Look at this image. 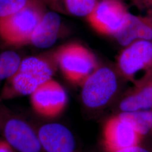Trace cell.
Masks as SVG:
<instances>
[{
	"label": "cell",
	"instance_id": "1",
	"mask_svg": "<svg viewBox=\"0 0 152 152\" xmlns=\"http://www.w3.org/2000/svg\"><path fill=\"white\" fill-rule=\"evenodd\" d=\"M43 0H29L15 14L0 18V37L5 42L19 45L28 42L42 19L45 10Z\"/></svg>",
	"mask_w": 152,
	"mask_h": 152
},
{
	"label": "cell",
	"instance_id": "2",
	"mask_svg": "<svg viewBox=\"0 0 152 152\" xmlns=\"http://www.w3.org/2000/svg\"><path fill=\"white\" fill-rule=\"evenodd\" d=\"M118 70L139 86L152 81V41L138 40L124 47L117 59Z\"/></svg>",
	"mask_w": 152,
	"mask_h": 152
},
{
	"label": "cell",
	"instance_id": "3",
	"mask_svg": "<svg viewBox=\"0 0 152 152\" xmlns=\"http://www.w3.org/2000/svg\"><path fill=\"white\" fill-rule=\"evenodd\" d=\"M53 74L54 68L46 59L36 56L27 58L9 78L4 94L6 97L31 95L41 85L52 79Z\"/></svg>",
	"mask_w": 152,
	"mask_h": 152
},
{
	"label": "cell",
	"instance_id": "4",
	"mask_svg": "<svg viewBox=\"0 0 152 152\" xmlns=\"http://www.w3.org/2000/svg\"><path fill=\"white\" fill-rule=\"evenodd\" d=\"M81 97L83 105L90 109L107 105L119 87L118 73L108 66H98L82 83Z\"/></svg>",
	"mask_w": 152,
	"mask_h": 152
},
{
	"label": "cell",
	"instance_id": "5",
	"mask_svg": "<svg viewBox=\"0 0 152 152\" xmlns=\"http://www.w3.org/2000/svg\"><path fill=\"white\" fill-rule=\"evenodd\" d=\"M54 58L63 76L73 83L82 84L98 66L92 52L77 43L63 46L58 50Z\"/></svg>",
	"mask_w": 152,
	"mask_h": 152
},
{
	"label": "cell",
	"instance_id": "6",
	"mask_svg": "<svg viewBox=\"0 0 152 152\" xmlns=\"http://www.w3.org/2000/svg\"><path fill=\"white\" fill-rule=\"evenodd\" d=\"M0 132L19 152H44L37 132L27 122L0 110Z\"/></svg>",
	"mask_w": 152,
	"mask_h": 152
},
{
	"label": "cell",
	"instance_id": "7",
	"mask_svg": "<svg viewBox=\"0 0 152 152\" xmlns=\"http://www.w3.org/2000/svg\"><path fill=\"white\" fill-rule=\"evenodd\" d=\"M129 14L121 0H99L86 19L98 33L114 37L124 26Z\"/></svg>",
	"mask_w": 152,
	"mask_h": 152
},
{
	"label": "cell",
	"instance_id": "8",
	"mask_svg": "<svg viewBox=\"0 0 152 152\" xmlns=\"http://www.w3.org/2000/svg\"><path fill=\"white\" fill-rule=\"evenodd\" d=\"M31 96L34 112L46 118H55L62 113L68 102L64 88L53 78L38 87Z\"/></svg>",
	"mask_w": 152,
	"mask_h": 152
},
{
	"label": "cell",
	"instance_id": "9",
	"mask_svg": "<svg viewBox=\"0 0 152 152\" xmlns=\"http://www.w3.org/2000/svg\"><path fill=\"white\" fill-rule=\"evenodd\" d=\"M103 142L108 152H114L139 144L141 135L118 114L110 118L104 126Z\"/></svg>",
	"mask_w": 152,
	"mask_h": 152
},
{
	"label": "cell",
	"instance_id": "10",
	"mask_svg": "<svg viewBox=\"0 0 152 152\" xmlns=\"http://www.w3.org/2000/svg\"><path fill=\"white\" fill-rule=\"evenodd\" d=\"M37 133L44 152H77L74 135L64 125L46 124L41 126Z\"/></svg>",
	"mask_w": 152,
	"mask_h": 152
},
{
	"label": "cell",
	"instance_id": "11",
	"mask_svg": "<svg viewBox=\"0 0 152 152\" xmlns=\"http://www.w3.org/2000/svg\"><path fill=\"white\" fill-rule=\"evenodd\" d=\"M124 48L138 40L152 41V18L130 12L123 27L114 36Z\"/></svg>",
	"mask_w": 152,
	"mask_h": 152
},
{
	"label": "cell",
	"instance_id": "12",
	"mask_svg": "<svg viewBox=\"0 0 152 152\" xmlns=\"http://www.w3.org/2000/svg\"><path fill=\"white\" fill-rule=\"evenodd\" d=\"M61 25V19L57 12L46 11L28 42L39 49L51 47L58 38Z\"/></svg>",
	"mask_w": 152,
	"mask_h": 152
},
{
	"label": "cell",
	"instance_id": "13",
	"mask_svg": "<svg viewBox=\"0 0 152 152\" xmlns=\"http://www.w3.org/2000/svg\"><path fill=\"white\" fill-rule=\"evenodd\" d=\"M120 112L148 110L152 109V83L136 86L119 104Z\"/></svg>",
	"mask_w": 152,
	"mask_h": 152
},
{
	"label": "cell",
	"instance_id": "14",
	"mask_svg": "<svg viewBox=\"0 0 152 152\" xmlns=\"http://www.w3.org/2000/svg\"><path fill=\"white\" fill-rule=\"evenodd\" d=\"M99 0H50L49 4L54 9L69 15L87 18Z\"/></svg>",
	"mask_w": 152,
	"mask_h": 152
},
{
	"label": "cell",
	"instance_id": "15",
	"mask_svg": "<svg viewBox=\"0 0 152 152\" xmlns=\"http://www.w3.org/2000/svg\"><path fill=\"white\" fill-rule=\"evenodd\" d=\"M121 118L127 121L141 136L145 135L152 130V110L120 112Z\"/></svg>",
	"mask_w": 152,
	"mask_h": 152
},
{
	"label": "cell",
	"instance_id": "16",
	"mask_svg": "<svg viewBox=\"0 0 152 152\" xmlns=\"http://www.w3.org/2000/svg\"><path fill=\"white\" fill-rule=\"evenodd\" d=\"M22 60L16 53L6 51L0 54V80L9 79L18 70Z\"/></svg>",
	"mask_w": 152,
	"mask_h": 152
},
{
	"label": "cell",
	"instance_id": "17",
	"mask_svg": "<svg viewBox=\"0 0 152 152\" xmlns=\"http://www.w3.org/2000/svg\"><path fill=\"white\" fill-rule=\"evenodd\" d=\"M29 0H0V18L10 16L19 11Z\"/></svg>",
	"mask_w": 152,
	"mask_h": 152
},
{
	"label": "cell",
	"instance_id": "18",
	"mask_svg": "<svg viewBox=\"0 0 152 152\" xmlns=\"http://www.w3.org/2000/svg\"><path fill=\"white\" fill-rule=\"evenodd\" d=\"M131 1L140 8L147 9L148 12L152 11V0H131Z\"/></svg>",
	"mask_w": 152,
	"mask_h": 152
},
{
	"label": "cell",
	"instance_id": "19",
	"mask_svg": "<svg viewBox=\"0 0 152 152\" xmlns=\"http://www.w3.org/2000/svg\"><path fill=\"white\" fill-rule=\"evenodd\" d=\"M114 152H151L147 148L142 147L139 144L135 146L127 148Z\"/></svg>",
	"mask_w": 152,
	"mask_h": 152
},
{
	"label": "cell",
	"instance_id": "20",
	"mask_svg": "<svg viewBox=\"0 0 152 152\" xmlns=\"http://www.w3.org/2000/svg\"><path fill=\"white\" fill-rule=\"evenodd\" d=\"M11 145L6 141H0V152H13Z\"/></svg>",
	"mask_w": 152,
	"mask_h": 152
},
{
	"label": "cell",
	"instance_id": "21",
	"mask_svg": "<svg viewBox=\"0 0 152 152\" xmlns=\"http://www.w3.org/2000/svg\"><path fill=\"white\" fill-rule=\"evenodd\" d=\"M148 15H149V16H151L152 18V11L148 12Z\"/></svg>",
	"mask_w": 152,
	"mask_h": 152
},
{
	"label": "cell",
	"instance_id": "22",
	"mask_svg": "<svg viewBox=\"0 0 152 152\" xmlns=\"http://www.w3.org/2000/svg\"><path fill=\"white\" fill-rule=\"evenodd\" d=\"M43 1H45L46 3V2H47V3H49L50 0H43Z\"/></svg>",
	"mask_w": 152,
	"mask_h": 152
},
{
	"label": "cell",
	"instance_id": "23",
	"mask_svg": "<svg viewBox=\"0 0 152 152\" xmlns=\"http://www.w3.org/2000/svg\"></svg>",
	"mask_w": 152,
	"mask_h": 152
}]
</instances>
